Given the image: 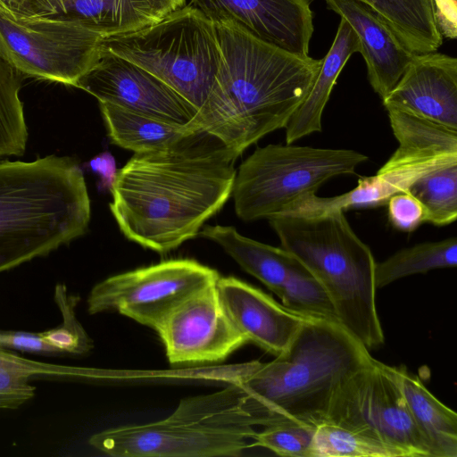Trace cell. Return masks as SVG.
<instances>
[{"label":"cell","mask_w":457,"mask_h":457,"mask_svg":"<svg viewBox=\"0 0 457 457\" xmlns=\"http://www.w3.org/2000/svg\"><path fill=\"white\" fill-rule=\"evenodd\" d=\"M373 359L339 323L309 319L274 360L246 363L223 390L184 399L176 410L226 426L291 422L316 427L336 393Z\"/></svg>","instance_id":"obj_1"},{"label":"cell","mask_w":457,"mask_h":457,"mask_svg":"<svg viewBox=\"0 0 457 457\" xmlns=\"http://www.w3.org/2000/svg\"><path fill=\"white\" fill-rule=\"evenodd\" d=\"M237 158L203 130L162 149L135 153L111 190L110 209L120 230L159 253L196 237L231 195Z\"/></svg>","instance_id":"obj_2"},{"label":"cell","mask_w":457,"mask_h":457,"mask_svg":"<svg viewBox=\"0 0 457 457\" xmlns=\"http://www.w3.org/2000/svg\"><path fill=\"white\" fill-rule=\"evenodd\" d=\"M220 63L209 95L189 126L219 138L238 157L283 129L305 99L322 59L269 44L227 19L212 20Z\"/></svg>","instance_id":"obj_3"},{"label":"cell","mask_w":457,"mask_h":457,"mask_svg":"<svg viewBox=\"0 0 457 457\" xmlns=\"http://www.w3.org/2000/svg\"><path fill=\"white\" fill-rule=\"evenodd\" d=\"M90 200L68 156L0 162V272L49 254L84 235Z\"/></svg>","instance_id":"obj_4"},{"label":"cell","mask_w":457,"mask_h":457,"mask_svg":"<svg viewBox=\"0 0 457 457\" xmlns=\"http://www.w3.org/2000/svg\"><path fill=\"white\" fill-rule=\"evenodd\" d=\"M344 212L280 214L269 220L281 247L302 262L323 287L338 323L369 351L384 343L376 305V262Z\"/></svg>","instance_id":"obj_5"},{"label":"cell","mask_w":457,"mask_h":457,"mask_svg":"<svg viewBox=\"0 0 457 457\" xmlns=\"http://www.w3.org/2000/svg\"><path fill=\"white\" fill-rule=\"evenodd\" d=\"M102 47L152 73L197 111L209 95L220 58L214 21L191 4L149 26L104 37Z\"/></svg>","instance_id":"obj_6"},{"label":"cell","mask_w":457,"mask_h":457,"mask_svg":"<svg viewBox=\"0 0 457 457\" xmlns=\"http://www.w3.org/2000/svg\"><path fill=\"white\" fill-rule=\"evenodd\" d=\"M367 160L349 149L291 144L258 147L236 173L231 194L236 213L245 221L285 214L330 179L354 174Z\"/></svg>","instance_id":"obj_7"},{"label":"cell","mask_w":457,"mask_h":457,"mask_svg":"<svg viewBox=\"0 0 457 457\" xmlns=\"http://www.w3.org/2000/svg\"><path fill=\"white\" fill-rule=\"evenodd\" d=\"M386 110L397 149L375 175L361 178L349 192L332 197L313 195L307 203L309 211L382 206L424 175L457 164V129L396 108Z\"/></svg>","instance_id":"obj_8"},{"label":"cell","mask_w":457,"mask_h":457,"mask_svg":"<svg viewBox=\"0 0 457 457\" xmlns=\"http://www.w3.org/2000/svg\"><path fill=\"white\" fill-rule=\"evenodd\" d=\"M104 38L75 22L16 17L0 8V54L30 77L76 87L97 62Z\"/></svg>","instance_id":"obj_9"},{"label":"cell","mask_w":457,"mask_h":457,"mask_svg":"<svg viewBox=\"0 0 457 457\" xmlns=\"http://www.w3.org/2000/svg\"><path fill=\"white\" fill-rule=\"evenodd\" d=\"M361 432L402 457H433L386 364L373 359L336 393L323 420Z\"/></svg>","instance_id":"obj_10"},{"label":"cell","mask_w":457,"mask_h":457,"mask_svg":"<svg viewBox=\"0 0 457 457\" xmlns=\"http://www.w3.org/2000/svg\"><path fill=\"white\" fill-rule=\"evenodd\" d=\"M220 277L194 260L164 261L99 282L87 297V312L116 311L156 330L179 303Z\"/></svg>","instance_id":"obj_11"},{"label":"cell","mask_w":457,"mask_h":457,"mask_svg":"<svg viewBox=\"0 0 457 457\" xmlns=\"http://www.w3.org/2000/svg\"><path fill=\"white\" fill-rule=\"evenodd\" d=\"M255 434L251 427L207 423L174 411L162 420L103 430L89 444L116 457L239 456L254 447Z\"/></svg>","instance_id":"obj_12"},{"label":"cell","mask_w":457,"mask_h":457,"mask_svg":"<svg viewBox=\"0 0 457 457\" xmlns=\"http://www.w3.org/2000/svg\"><path fill=\"white\" fill-rule=\"evenodd\" d=\"M199 235L220 245L290 311L309 319L338 323L323 287L291 253L244 237L230 226H206Z\"/></svg>","instance_id":"obj_13"},{"label":"cell","mask_w":457,"mask_h":457,"mask_svg":"<svg viewBox=\"0 0 457 457\" xmlns=\"http://www.w3.org/2000/svg\"><path fill=\"white\" fill-rule=\"evenodd\" d=\"M216 283L184 300L156 328L170 364L220 361L247 343L227 314Z\"/></svg>","instance_id":"obj_14"},{"label":"cell","mask_w":457,"mask_h":457,"mask_svg":"<svg viewBox=\"0 0 457 457\" xmlns=\"http://www.w3.org/2000/svg\"><path fill=\"white\" fill-rule=\"evenodd\" d=\"M99 103L187 125L197 110L157 77L101 47L97 62L77 82Z\"/></svg>","instance_id":"obj_15"},{"label":"cell","mask_w":457,"mask_h":457,"mask_svg":"<svg viewBox=\"0 0 457 457\" xmlns=\"http://www.w3.org/2000/svg\"><path fill=\"white\" fill-rule=\"evenodd\" d=\"M212 20L230 19L256 37L309 56L314 30L310 0H190Z\"/></svg>","instance_id":"obj_16"},{"label":"cell","mask_w":457,"mask_h":457,"mask_svg":"<svg viewBox=\"0 0 457 457\" xmlns=\"http://www.w3.org/2000/svg\"><path fill=\"white\" fill-rule=\"evenodd\" d=\"M382 101L385 108H396L457 129V59L436 52L415 54Z\"/></svg>","instance_id":"obj_17"},{"label":"cell","mask_w":457,"mask_h":457,"mask_svg":"<svg viewBox=\"0 0 457 457\" xmlns=\"http://www.w3.org/2000/svg\"><path fill=\"white\" fill-rule=\"evenodd\" d=\"M216 287L227 314L247 342L274 356L289 346L309 320L237 278L220 277Z\"/></svg>","instance_id":"obj_18"},{"label":"cell","mask_w":457,"mask_h":457,"mask_svg":"<svg viewBox=\"0 0 457 457\" xmlns=\"http://www.w3.org/2000/svg\"><path fill=\"white\" fill-rule=\"evenodd\" d=\"M356 33L374 91L384 99L400 80L414 53L370 7L358 0H325Z\"/></svg>","instance_id":"obj_19"},{"label":"cell","mask_w":457,"mask_h":457,"mask_svg":"<svg viewBox=\"0 0 457 457\" xmlns=\"http://www.w3.org/2000/svg\"><path fill=\"white\" fill-rule=\"evenodd\" d=\"M21 16L75 22L104 37L159 21L145 0H25Z\"/></svg>","instance_id":"obj_20"},{"label":"cell","mask_w":457,"mask_h":457,"mask_svg":"<svg viewBox=\"0 0 457 457\" xmlns=\"http://www.w3.org/2000/svg\"><path fill=\"white\" fill-rule=\"evenodd\" d=\"M359 38L350 24L341 18L335 39L303 102L292 115L286 129V143L322 129L321 117L338 75L348 59L359 52Z\"/></svg>","instance_id":"obj_21"},{"label":"cell","mask_w":457,"mask_h":457,"mask_svg":"<svg viewBox=\"0 0 457 457\" xmlns=\"http://www.w3.org/2000/svg\"><path fill=\"white\" fill-rule=\"evenodd\" d=\"M386 369L397 383L433 457H457L456 412L436 398L404 366L386 364Z\"/></svg>","instance_id":"obj_22"},{"label":"cell","mask_w":457,"mask_h":457,"mask_svg":"<svg viewBox=\"0 0 457 457\" xmlns=\"http://www.w3.org/2000/svg\"><path fill=\"white\" fill-rule=\"evenodd\" d=\"M99 106L112 143L134 153L170 146L200 130L107 103H99Z\"/></svg>","instance_id":"obj_23"},{"label":"cell","mask_w":457,"mask_h":457,"mask_svg":"<svg viewBox=\"0 0 457 457\" xmlns=\"http://www.w3.org/2000/svg\"><path fill=\"white\" fill-rule=\"evenodd\" d=\"M373 9L414 54L436 52L443 43L433 0H358Z\"/></svg>","instance_id":"obj_24"},{"label":"cell","mask_w":457,"mask_h":457,"mask_svg":"<svg viewBox=\"0 0 457 457\" xmlns=\"http://www.w3.org/2000/svg\"><path fill=\"white\" fill-rule=\"evenodd\" d=\"M457 265V239L449 237L402 249L387 259L376 262L375 284L382 288L407 276Z\"/></svg>","instance_id":"obj_25"},{"label":"cell","mask_w":457,"mask_h":457,"mask_svg":"<svg viewBox=\"0 0 457 457\" xmlns=\"http://www.w3.org/2000/svg\"><path fill=\"white\" fill-rule=\"evenodd\" d=\"M71 368L26 359L0 347V410H15L31 400L36 387L30 380L37 376H71Z\"/></svg>","instance_id":"obj_26"},{"label":"cell","mask_w":457,"mask_h":457,"mask_svg":"<svg viewBox=\"0 0 457 457\" xmlns=\"http://www.w3.org/2000/svg\"><path fill=\"white\" fill-rule=\"evenodd\" d=\"M21 77L0 54V158L22 155L28 129L20 99Z\"/></svg>","instance_id":"obj_27"},{"label":"cell","mask_w":457,"mask_h":457,"mask_svg":"<svg viewBox=\"0 0 457 457\" xmlns=\"http://www.w3.org/2000/svg\"><path fill=\"white\" fill-rule=\"evenodd\" d=\"M423 205L426 222L449 225L457 218V164L433 170L408 189Z\"/></svg>","instance_id":"obj_28"},{"label":"cell","mask_w":457,"mask_h":457,"mask_svg":"<svg viewBox=\"0 0 457 457\" xmlns=\"http://www.w3.org/2000/svg\"><path fill=\"white\" fill-rule=\"evenodd\" d=\"M313 451L314 457H402L379 440L328 421L316 426Z\"/></svg>","instance_id":"obj_29"},{"label":"cell","mask_w":457,"mask_h":457,"mask_svg":"<svg viewBox=\"0 0 457 457\" xmlns=\"http://www.w3.org/2000/svg\"><path fill=\"white\" fill-rule=\"evenodd\" d=\"M79 296L70 294L64 284L54 287V300L61 312L62 323L40 332L43 338L61 354L84 355L94 343L76 317Z\"/></svg>","instance_id":"obj_30"},{"label":"cell","mask_w":457,"mask_h":457,"mask_svg":"<svg viewBox=\"0 0 457 457\" xmlns=\"http://www.w3.org/2000/svg\"><path fill=\"white\" fill-rule=\"evenodd\" d=\"M315 426L279 423L256 432L254 447H263L280 456L314 457Z\"/></svg>","instance_id":"obj_31"},{"label":"cell","mask_w":457,"mask_h":457,"mask_svg":"<svg viewBox=\"0 0 457 457\" xmlns=\"http://www.w3.org/2000/svg\"><path fill=\"white\" fill-rule=\"evenodd\" d=\"M386 204L389 221L399 230L411 232L426 222L423 205L408 191L394 195Z\"/></svg>","instance_id":"obj_32"},{"label":"cell","mask_w":457,"mask_h":457,"mask_svg":"<svg viewBox=\"0 0 457 457\" xmlns=\"http://www.w3.org/2000/svg\"><path fill=\"white\" fill-rule=\"evenodd\" d=\"M0 347L43 355H61L43 338L40 332L0 330Z\"/></svg>","instance_id":"obj_33"},{"label":"cell","mask_w":457,"mask_h":457,"mask_svg":"<svg viewBox=\"0 0 457 457\" xmlns=\"http://www.w3.org/2000/svg\"><path fill=\"white\" fill-rule=\"evenodd\" d=\"M88 166L93 172L99 176L98 187L111 191L118 171L113 156L108 152L102 153L91 159Z\"/></svg>","instance_id":"obj_34"},{"label":"cell","mask_w":457,"mask_h":457,"mask_svg":"<svg viewBox=\"0 0 457 457\" xmlns=\"http://www.w3.org/2000/svg\"><path fill=\"white\" fill-rule=\"evenodd\" d=\"M157 19L161 20L169 13L183 7L186 0H145Z\"/></svg>","instance_id":"obj_35"},{"label":"cell","mask_w":457,"mask_h":457,"mask_svg":"<svg viewBox=\"0 0 457 457\" xmlns=\"http://www.w3.org/2000/svg\"><path fill=\"white\" fill-rule=\"evenodd\" d=\"M25 0H0V8L13 14L20 16Z\"/></svg>","instance_id":"obj_36"}]
</instances>
